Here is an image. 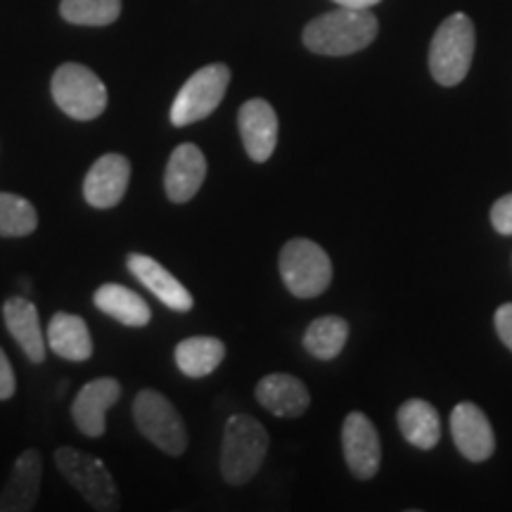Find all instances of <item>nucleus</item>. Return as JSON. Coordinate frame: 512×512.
Listing matches in <instances>:
<instances>
[{
  "mask_svg": "<svg viewBox=\"0 0 512 512\" xmlns=\"http://www.w3.org/2000/svg\"><path fill=\"white\" fill-rule=\"evenodd\" d=\"M377 19L370 10L339 8L311 19L304 29V46L316 55L342 57L366 50L377 36Z\"/></svg>",
  "mask_w": 512,
  "mask_h": 512,
  "instance_id": "1",
  "label": "nucleus"
},
{
  "mask_svg": "<svg viewBox=\"0 0 512 512\" xmlns=\"http://www.w3.org/2000/svg\"><path fill=\"white\" fill-rule=\"evenodd\" d=\"M268 453V432L252 415H233L226 422L221 444V475L228 484H247Z\"/></svg>",
  "mask_w": 512,
  "mask_h": 512,
  "instance_id": "2",
  "label": "nucleus"
},
{
  "mask_svg": "<svg viewBox=\"0 0 512 512\" xmlns=\"http://www.w3.org/2000/svg\"><path fill=\"white\" fill-rule=\"evenodd\" d=\"M475 57V24L472 19L456 12L446 17L432 38L430 72L439 86H458L470 72Z\"/></svg>",
  "mask_w": 512,
  "mask_h": 512,
  "instance_id": "3",
  "label": "nucleus"
},
{
  "mask_svg": "<svg viewBox=\"0 0 512 512\" xmlns=\"http://www.w3.org/2000/svg\"><path fill=\"white\" fill-rule=\"evenodd\" d=\"M55 105L76 121L98 119L107 107V88L93 69L79 62H64L50 81Z\"/></svg>",
  "mask_w": 512,
  "mask_h": 512,
  "instance_id": "4",
  "label": "nucleus"
},
{
  "mask_svg": "<svg viewBox=\"0 0 512 512\" xmlns=\"http://www.w3.org/2000/svg\"><path fill=\"white\" fill-rule=\"evenodd\" d=\"M280 275L294 297L313 299L332 283L330 256L313 240L294 238L280 249Z\"/></svg>",
  "mask_w": 512,
  "mask_h": 512,
  "instance_id": "5",
  "label": "nucleus"
},
{
  "mask_svg": "<svg viewBox=\"0 0 512 512\" xmlns=\"http://www.w3.org/2000/svg\"><path fill=\"white\" fill-rule=\"evenodd\" d=\"M133 420L138 432L169 456H181L188 446L185 422L176 406L157 389H143L133 401Z\"/></svg>",
  "mask_w": 512,
  "mask_h": 512,
  "instance_id": "6",
  "label": "nucleus"
},
{
  "mask_svg": "<svg viewBox=\"0 0 512 512\" xmlns=\"http://www.w3.org/2000/svg\"><path fill=\"white\" fill-rule=\"evenodd\" d=\"M55 465L60 475L74 486L93 510L114 512L119 510V491L107 467L98 458L76 448L60 446L55 451Z\"/></svg>",
  "mask_w": 512,
  "mask_h": 512,
  "instance_id": "7",
  "label": "nucleus"
},
{
  "mask_svg": "<svg viewBox=\"0 0 512 512\" xmlns=\"http://www.w3.org/2000/svg\"><path fill=\"white\" fill-rule=\"evenodd\" d=\"M230 83V69L226 64L216 62L197 69L178 91L174 105H171V124L190 126L207 119L226 98Z\"/></svg>",
  "mask_w": 512,
  "mask_h": 512,
  "instance_id": "8",
  "label": "nucleus"
},
{
  "mask_svg": "<svg viewBox=\"0 0 512 512\" xmlns=\"http://www.w3.org/2000/svg\"><path fill=\"white\" fill-rule=\"evenodd\" d=\"M128 181H131V162L119 152H110L88 169L83 197L95 209H112L124 200Z\"/></svg>",
  "mask_w": 512,
  "mask_h": 512,
  "instance_id": "9",
  "label": "nucleus"
},
{
  "mask_svg": "<svg viewBox=\"0 0 512 512\" xmlns=\"http://www.w3.org/2000/svg\"><path fill=\"white\" fill-rule=\"evenodd\" d=\"M451 437L458 451L472 463H484L494 456L496 437L489 418L477 403H458L451 413Z\"/></svg>",
  "mask_w": 512,
  "mask_h": 512,
  "instance_id": "10",
  "label": "nucleus"
},
{
  "mask_svg": "<svg viewBox=\"0 0 512 512\" xmlns=\"http://www.w3.org/2000/svg\"><path fill=\"white\" fill-rule=\"evenodd\" d=\"M238 128L242 145L252 162L264 164L273 157L278 145V114L271 102L254 98L247 100L238 112Z\"/></svg>",
  "mask_w": 512,
  "mask_h": 512,
  "instance_id": "11",
  "label": "nucleus"
},
{
  "mask_svg": "<svg viewBox=\"0 0 512 512\" xmlns=\"http://www.w3.org/2000/svg\"><path fill=\"white\" fill-rule=\"evenodd\" d=\"M342 446L349 470L358 479H373L380 470L382 448L373 422L363 413H349L342 425Z\"/></svg>",
  "mask_w": 512,
  "mask_h": 512,
  "instance_id": "12",
  "label": "nucleus"
},
{
  "mask_svg": "<svg viewBox=\"0 0 512 512\" xmlns=\"http://www.w3.org/2000/svg\"><path fill=\"white\" fill-rule=\"evenodd\" d=\"M207 178V157L195 143H183L171 152L164 171V190L174 204H185L197 195Z\"/></svg>",
  "mask_w": 512,
  "mask_h": 512,
  "instance_id": "13",
  "label": "nucleus"
},
{
  "mask_svg": "<svg viewBox=\"0 0 512 512\" xmlns=\"http://www.w3.org/2000/svg\"><path fill=\"white\" fill-rule=\"evenodd\" d=\"M121 396V384L114 377H98L83 384L72 403V420L81 434L98 439L105 434V413Z\"/></svg>",
  "mask_w": 512,
  "mask_h": 512,
  "instance_id": "14",
  "label": "nucleus"
},
{
  "mask_svg": "<svg viewBox=\"0 0 512 512\" xmlns=\"http://www.w3.org/2000/svg\"><path fill=\"white\" fill-rule=\"evenodd\" d=\"M43 458L36 448H27L15 460L12 472L0 491V512H29L36 508L41 491Z\"/></svg>",
  "mask_w": 512,
  "mask_h": 512,
  "instance_id": "15",
  "label": "nucleus"
},
{
  "mask_svg": "<svg viewBox=\"0 0 512 512\" xmlns=\"http://www.w3.org/2000/svg\"><path fill=\"white\" fill-rule=\"evenodd\" d=\"M126 266L131 275H136L147 290H150L159 302L174 309L176 313H188L195 302H192V294L188 292L181 280L174 273H169L159 261L152 259L147 254H128Z\"/></svg>",
  "mask_w": 512,
  "mask_h": 512,
  "instance_id": "16",
  "label": "nucleus"
},
{
  "mask_svg": "<svg viewBox=\"0 0 512 512\" xmlns=\"http://www.w3.org/2000/svg\"><path fill=\"white\" fill-rule=\"evenodd\" d=\"M3 320L5 328L12 339L22 347L24 354L31 363L46 361V332L41 330V320H38V309L29 302L27 297H10L3 304Z\"/></svg>",
  "mask_w": 512,
  "mask_h": 512,
  "instance_id": "17",
  "label": "nucleus"
},
{
  "mask_svg": "<svg viewBox=\"0 0 512 512\" xmlns=\"http://www.w3.org/2000/svg\"><path fill=\"white\" fill-rule=\"evenodd\" d=\"M256 401L275 418H299L309 408L311 396L306 384L294 375L273 373L256 384Z\"/></svg>",
  "mask_w": 512,
  "mask_h": 512,
  "instance_id": "18",
  "label": "nucleus"
},
{
  "mask_svg": "<svg viewBox=\"0 0 512 512\" xmlns=\"http://www.w3.org/2000/svg\"><path fill=\"white\" fill-rule=\"evenodd\" d=\"M46 344L50 351H55L60 358H67V361L81 363L93 356V339L86 320L67 311H57L50 318Z\"/></svg>",
  "mask_w": 512,
  "mask_h": 512,
  "instance_id": "19",
  "label": "nucleus"
},
{
  "mask_svg": "<svg viewBox=\"0 0 512 512\" xmlns=\"http://www.w3.org/2000/svg\"><path fill=\"white\" fill-rule=\"evenodd\" d=\"M93 302L105 316L114 318L126 328H145L152 320V311L145 304V299L124 285L107 283L98 287L93 294Z\"/></svg>",
  "mask_w": 512,
  "mask_h": 512,
  "instance_id": "20",
  "label": "nucleus"
},
{
  "mask_svg": "<svg viewBox=\"0 0 512 512\" xmlns=\"http://www.w3.org/2000/svg\"><path fill=\"white\" fill-rule=\"evenodd\" d=\"M399 430L403 439L415 448L430 451L441 439V420L437 408L422 399H411L399 408Z\"/></svg>",
  "mask_w": 512,
  "mask_h": 512,
  "instance_id": "21",
  "label": "nucleus"
},
{
  "mask_svg": "<svg viewBox=\"0 0 512 512\" xmlns=\"http://www.w3.org/2000/svg\"><path fill=\"white\" fill-rule=\"evenodd\" d=\"M176 366L188 377H207L226 358V344L219 337H188L176 347Z\"/></svg>",
  "mask_w": 512,
  "mask_h": 512,
  "instance_id": "22",
  "label": "nucleus"
},
{
  "mask_svg": "<svg viewBox=\"0 0 512 512\" xmlns=\"http://www.w3.org/2000/svg\"><path fill=\"white\" fill-rule=\"evenodd\" d=\"M349 337V323L339 316L316 318L304 332V347L313 358L332 361L342 354Z\"/></svg>",
  "mask_w": 512,
  "mask_h": 512,
  "instance_id": "23",
  "label": "nucleus"
},
{
  "mask_svg": "<svg viewBox=\"0 0 512 512\" xmlns=\"http://www.w3.org/2000/svg\"><path fill=\"white\" fill-rule=\"evenodd\" d=\"M60 15L76 27H110L121 15V0H62Z\"/></svg>",
  "mask_w": 512,
  "mask_h": 512,
  "instance_id": "24",
  "label": "nucleus"
},
{
  "mask_svg": "<svg viewBox=\"0 0 512 512\" xmlns=\"http://www.w3.org/2000/svg\"><path fill=\"white\" fill-rule=\"evenodd\" d=\"M38 228V214L27 197L0 192V238H27Z\"/></svg>",
  "mask_w": 512,
  "mask_h": 512,
  "instance_id": "25",
  "label": "nucleus"
},
{
  "mask_svg": "<svg viewBox=\"0 0 512 512\" xmlns=\"http://www.w3.org/2000/svg\"><path fill=\"white\" fill-rule=\"evenodd\" d=\"M491 223L501 235H512V192L491 207Z\"/></svg>",
  "mask_w": 512,
  "mask_h": 512,
  "instance_id": "26",
  "label": "nucleus"
},
{
  "mask_svg": "<svg viewBox=\"0 0 512 512\" xmlns=\"http://www.w3.org/2000/svg\"><path fill=\"white\" fill-rule=\"evenodd\" d=\"M17 382H15V373H12V366L5 356V351L0 349V401H8L12 394H15Z\"/></svg>",
  "mask_w": 512,
  "mask_h": 512,
  "instance_id": "27",
  "label": "nucleus"
},
{
  "mask_svg": "<svg viewBox=\"0 0 512 512\" xmlns=\"http://www.w3.org/2000/svg\"><path fill=\"white\" fill-rule=\"evenodd\" d=\"M496 332L505 347L512 351V304H503L496 311Z\"/></svg>",
  "mask_w": 512,
  "mask_h": 512,
  "instance_id": "28",
  "label": "nucleus"
},
{
  "mask_svg": "<svg viewBox=\"0 0 512 512\" xmlns=\"http://www.w3.org/2000/svg\"><path fill=\"white\" fill-rule=\"evenodd\" d=\"M339 8H354V10H370L380 0H335Z\"/></svg>",
  "mask_w": 512,
  "mask_h": 512,
  "instance_id": "29",
  "label": "nucleus"
}]
</instances>
